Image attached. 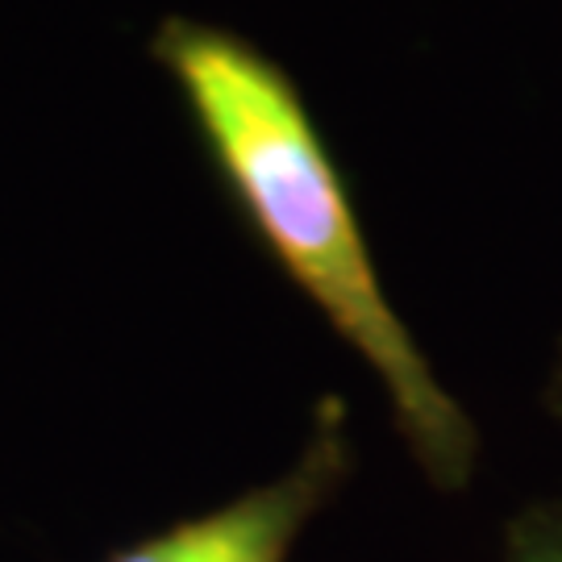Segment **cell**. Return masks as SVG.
Returning <instances> with one entry per match:
<instances>
[{
  "label": "cell",
  "instance_id": "1",
  "mask_svg": "<svg viewBox=\"0 0 562 562\" xmlns=\"http://www.w3.org/2000/svg\"><path fill=\"white\" fill-rule=\"evenodd\" d=\"M150 55L180 88L204 159L238 217L380 375L401 438L429 483L462 492L480 462V429L387 301L350 183L296 80L250 38L192 18H162Z\"/></svg>",
  "mask_w": 562,
  "mask_h": 562
},
{
  "label": "cell",
  "instance_id": "2",
  "mask_svg": "<svg viewBox=\"0 0 562 562\" xmlns=\"http://www.w3.org/2000/svg\"><path fill=\"white\" fill-rule=\"evenodd\" d=\"M350 417L346 401L325 396L296 467L238 501L180 521L155 538L125 546L104 562H288L301 529L322 513L350 475Z\"/></svg>",
  "mask_w": 562,
  "mask_h": 562
},
{
  "label": "cell",
  "instance_id": "3",
  "mask_svg": "<svg viewBox=\"0 0 562 562\" xmlns=\"http://www.w3.org/2000/svg\"><path fill=\"white\" fill-rule=\"evenodd\" d=\"M504 562H562V501L529 504L504 529Z\"/></svg>",
  "mask_w": 562,
  "mask_h": 562
},
{
  "label": "cell",
  "instance_id": "4",
  "mask_svg": "<svg viewBox=\"0 0 562 562\" xmlns=\"http://www.w3.org/2000/svg\"><path fill=\"white\" fill-rule=\"evenodd\" d=\"M546 408L562 422V341L559 355H554V367H550V380H546Z\"/></svg>",
  "mask_w": 562,
  "mask_h": 562
}]
</instances>
